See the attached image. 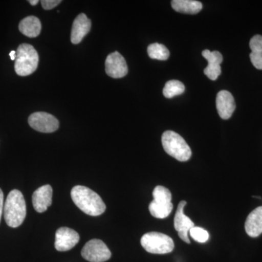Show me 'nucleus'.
<instances>
[{
    "instance_id": "obj_1",
    "label": "nucleus",
    "mask_w": 262,
    "mask_h": 262,
    "mask_svg": "<svg viewBox=\"0 0 262 262\" xmlns=\"http://www.w3.org/2000/svg\"><path fill=\"white\" fill-rule=\"evenodd\" d=\"M74 203L86 214L98 216L106 211V205L97 193L84 186H75L71 191Z\"/></svg>"
},
{
    "instance_id": "obj_2",
    "label": "nucleus",
    "mask_w": 262,
    "mask_h": 262,
    "mask_svg": "<svg viewBox=\"0 0 262 262\" xmlns=\"http://www.w3.org/2000/svg\"><path fill=\"white\" fill-rule=\"evenodd\" d=\"M3 211L9 227L15 228L22 225L27 215V205L23 194L18 189H13L7 196Z\"/></svg>"
},
{
    "instance_id": "obj_3",
    "label": "nucleus",
    "mask_w": 262,
    "mask_h": 262,
    "mask_svg": "<svg viewBox=\"0 0 262 262\" xmlns=\"http://www.w3.org/2000/svg\"><path fill=\"white\" fill-rule=\"evenodd\" d=\"M162 144L167 154L180 162L188 161L192 150L183 137L172 130H167L162 136Z\"/></svg>"
},
{
    "instance_id": "obj_4",
    "label": "nucleus",
    "mask_w": 262,
    "mask_h": 262,
    "mask_svg": "<svg viewBox=\"0 0 262 262\" xmlns=\"http://www.w3.org/2000/svg\"><path fill=\"white\" fill-rule=\"evenodd\" d=\"M39 56L32 46L21 44L16 51L15 71L17 75L25 77L32 75L37 69Z\"/></svg>"
},
{
    "instance_id": "obj_5",
    "label": "nucleus",
    "mask_w": 262,
    "mask_h": 262,
    "mask_svg": "<svg viewBox=\"0 0 262 262\" xmlns=\"http://www.w3.org/2000/svg\"><path fill=\"white\" fill-rule=\"evenodd\" d=\"M154 200L150 203L149 210L150 213L155 218H167L173 211L172 195L170 190L163 186H157L152 192Z\"/></svg>"
},
{
    "instance_id": "obj_6",
    "label": "nucleus",
    "mask_w": 262,
    "mask_h": 262,
    "mask_svg": "<svg viewBox=\"0 0 262 262\" xmlns=\"http://www.w3.org/2000/svg\"><path fill=\"white\" fill-rule=\"evenodd\" d=\"M141 244L145 251L154 254H166L174 249L173 239L160 232H151L144 234Z\"/></svg>"
},
{
    "instance_id": "obj_7",
    "label": "nucleus",
    "mask_w": 262,
    "mask_h": 262,
    "mask_svg": "<svg viewBox=\"0 0 262 262\" xmlns=\"http://www.w3.org/2000/svg\"><path fill=\"white\" fill-rule=\"evenodd\" d=\"M82 257L90 262H104L110 259L112 253L107 246L101 239L89 241L81 252Z\"/></svg>"
},
{
    "instance_id": "obj_8",
    "label": "nucleus",
    "mask_w": 262,
    "mask_h": 262,
    "mask_svg": "<svg viewBox=\"0 0 262 262\" xmlns=\"http://www.w3.org/2000/svg\"><path fill=\"white\" fill-rule=\"evenodd\" d=\"M28 122L34 130L46 134L55 132L59 127V122L56 117L46 113L32 114L29 117Z\"/></svg>"
},
{
    "instance_id": "obj_9",
    "label": "nucleus",
    "mask_w": 262,
    "mask_h": 262,
    "mask_svg": "<svg viewBox=\"0 0 262 262\" xmlns=\"http://www.w3.org/2000/svg\"><path fill=\"white\" fill-rule=\"evenodd\" d=\"M187 205V202L181 201L179 203L175 217H174V228L178 232L179 237L184 242L190 244L188 233L189 230L194 227V222L184 213V207Z\"/></svg>"
},
{
    "instance_id": "obj_10",
    "label": "nucleus",
    "mask_w": 262,
    "mask_h": 262,
    "mask_svg": "<svg viewBox=\"0 0 262 262\" xmlns=\"http://www.w3.org/2000/svg\"><path fill=\"white\" fill-rule=\"evenodd\" d=\"M106 74L113 78H122L127 75L128 69L124 57L118 52L108 55L105 62Z\"/></svg>"
},
{
    "instance_id": "obj_11",
    "label": "nucleus",
    "mask_w": 262,
    "mask_h": 262,
    "mask_svg": "<svg viewBox=\"0 0 262 262\" xmlns=\"http://www.w3.org/2000/svg\"><path fill=\"white\" fill-rule=\"evenodd\" d=\"M80 235L74 229L61 227L56 231L55 248L58 251H70L78 244Z\"/></svg>"
},
{
    "instance_id": "obj_12",
    "label": "nucleus",
    "mask_w": 262,
    "mask_h": 262,
    "mask_svg": "<svg viewBox=\"0 0 262 262\" xmlns=\"http://www.w3.org/2000/svg\"><path fill=\"white\" fill-rule=\"evenodd\" d=\"M202 55L208 61V65L204 70V74L211 80H216L222 74L221 63L223 61V56L219 51H210L204 50Z\"/></svg>"
},
{
    "instance_id": "obj_13",
    "label": "nucleus",
    "mask_w": 262,
    "mask_h": 262,
    "mask_svg": "<svg viewBox=\"0 0 262 262\" xmlns=\"http://www.w3.org/2000/svg\"><path fill=\"white\" fill-rule=\"evenodd\" d=\"M53 199V189L49 184L38 188L33 193L32 203L35 211L38 213H43L51 206Z\"/></svg>"
},
{
    "instance_id": "obj_14",
    "label": "nucleus",
    "mask_w": 262,
    "mask_h": 262,
    "mask_svg": "<svg viewBox=\"0 0 262 262\" xmlns=\"http://www.w3.org/2000/svg\"><path fill=\"white\" fill-rule=\"evenodd\" d=\"M233 96L229 91H221L216 96V108L219 115L223 120H228L235 110Z\"/></svg>"
},
{
    "instance_id": "obj_15",
    "label": "nucleus",
    "mask_w": 262,
    "mask_h": 262,
    "mask_svg": "<svg viewBox=\"0 0 262 262\" xmlns=\"http://www.w3.org/2000/svg\"><path fill=\"white\" fill-rule=\"evenodd\" d=\"M91 29V21L84 13L77 15L74 20L71 33V42L79 44L83 38L89 34Z\"/></svg>"
},
{
    "instance_id": "obj_16",
    "label": "nucleus",
    "mask_w": 262,
    "mask_h": 262,
    "mask_svg": "<svg viewBox=\"0 0 262 262\" xmlns=\"http://www.w3.org/2000/svg\"><path fill=\"white\" fill-rule=\"evenodd\" d=\"M245 229L251 237H257L262 234V206L249 213L245 223Z\"/></svg>"
},
{
    "instance_id": "obj_17",
    "label": "nucleus",
    "mask_w": 262,
    "mask_h": 262,
    "mask_svg": "<svg viewBox=\"0 0 262 262\" xmlns=\"http://www.w3.org/2000/svg\"><path fill=\"white\" fill-rule=\"evenodd\" d=\"M42 25L40 20L35 16H28L19 24V30L27 37H37L40 34Z\"/></svg>"
},
{
    "instance_id": "obj_18",
    "label": "nucleus",
    "mask_w": 262,
    "mask_h": 262,
    "mask_svg": "<svg viewBox=\"0 0 262 262\" xmlns=\"http://www.w3.org/2000/svg\"><path fill=\"white\" fill-rule=\"evenodd\" d=\"M171 6L175 11L187 14H196L203 8L201 2L194 0H173Z\"/></svg>"
},
{
    "instance_id": "obj_19",
    "label": "nucleus",
    "mask_w": 262,
    "mask_h": 262,
    "mask_svg": "<svg viewBox=\"0 0 262 262\" xmlns=\"http://www.w3.org/2000/svg\"><path fill=\"white\" fill-rule=\"evenodd\" d=\"M251 50L250 58L251 63L257 70H262V36L255 35L250 41Z\"/></svg>"
},
{
    "instance_id": "obj_20",
    "label": "nucleus",
    "mask_w": 262,
    "mask_h": 262,
    "mask_svg": "<svg viewBox=\"0 0 262 262\" xmlns=\"http://www.w3.org/2000/svg\"><path fill=\"white\" fill-rule=\"evenodd\" d=\"M147 53L151 59L165 61L170 56V52L168 48L159 43H153L149 45L147 48Z\"/></svg>"
},
{
    "instance_id": "obj_21",
    "label": "nucleus",
    "mask_w": 262,
    "mask_h": 262,
    "mask_svg": "<svg viewBox=\"0 0 262 262\" xmlns=\"http://www.w3.org/2000/svg\"><path fill=\"white\" fill-rule=\"evenodd\" d=\"M185 91V87L179 80H170L166 82L163 89V95L165 98H171L174 96L182 94Z\"/></svg>"
},
{
    "instance_id": "obj_22",
    "label": "nucleus",
    "mask_w": 262,
    "mask_h": 262,
    "mask_svg": "<svg viewBox=\"0 0 262 262\" xmlns=\"http://www.w3.org/2000/svg\"><path fill=\"white\" fill-rule=\"evenodd\" d=\"M189 234L194 241L201 244L207 242L210 237L208 231L195 226L189 230Z\"/></svg>"
},
{
    "instance_id": "obj_23",
    "label": "nucleus",
    "mask_w": 262,
    "mask_h": 262,
    "mask_svg": "<svg viewBox=\"0 0 262 262\" xmlns=\"http://www.w3.org/2000/svg\"><path fill=\"white\" fill-rule=\"evenodd\" d=\"M61 3V0H42V1H41L42 8L46 10L53 9V8L58 6Z\"/></svg>"
},
{
    "instance_id": "obj_24",
    "label": "nucleus",
    "mask_w": 262,
    "mask_h": 262,
    "mask_svg": "<svg viewBox=\"0 0 262 262\" xmlns=\"http://www.w3.org/2000/svg\"><path fill=\"white\" fill-rule=\"evenodd\" d=\"M3 210H4V194H3L2 189H0V221H1Z\"/></svg>"
},
{
    "instance_id": "obj_25",
    "label": "nucleus",
    "mask_w": 262,
    "mask_h": 262,
    "mask_svg": "<svg viewBox=\"0 0 262 262\" xmlns=\"http://www.w3.org/2000/svg\"><path fill=\"white\" fill-rule=\"evenodd\" d=\"M9 56L10 57V58H11V60H13V61H15V58H16V51H13L10 52Z\"/></svg>"
},
{
    "instance_id": "obj_26",
    "label": "nucleus",
    "mask_w": 262,
    "mask_h": 262,
    "mask_svg": "<svg viewBox=\"0 0 262 262\" xmlns=\"http://www.w3.org/2000/svg\"><path fill=\"white\" fill-rule=\"evenodd\" d=\"M29 3L32 5H36L39 3L38 0H29Z\"/></svg>"
}]
</instances>
